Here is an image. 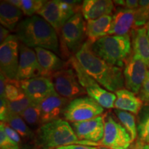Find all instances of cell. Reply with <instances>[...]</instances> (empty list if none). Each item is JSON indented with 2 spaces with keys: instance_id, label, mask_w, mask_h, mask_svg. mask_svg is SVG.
I'll return each instance as SVG.
<instances>
[{
  "instance_id": "7c38bea8",
  "label": "cell",
  "mask_w": 149,
  "mask_h": 149,
  "mask_svg": "<svg viewBox=\"0 0 149 149\" xmlns=\"http://www.w3.org/2000/svg\"><path fill=\"white\" fill-rule=\"evenodd\" d=\"M147 65L139 56L133 53L124 67V77L128 90L137 94L140 91L148 73Z\"/></svg>"
},
{
  "instance_id": "d4e9b609",
  "label": "cell",
  "mask_w": 149,
  "mask_h": 149,
  "mask_svg": "<svg viewBox=\"0 0 149 149\" xmlns=\"http://www.w3.org/2000/svg\"><path fill=\"white\" fill-rule=\"evenodd\" d=\"M138 139L149 144V103L143 105L137 120Z\"/></svg>"
},
{
  "instance_id": "cb8c5ba5",
  "label": "cell",
  "mask_w": 149,
  "mask_h": 149,
  "mask_svg": "<svg viewBox=\"0 0 149 149\" xmlns=\"http://www.w3.org/2000/svg\"><path fill=\"white\" fill-rule=\"evenodd\" d=\"M5 122L18 133L20 137L24 139H34L35 133L29 127L24 119L20 115L8 113L6 117Z\"/></svg>"
},
{
  "instance_id": "277c9868",
  "label": "cell",
  "mask_w": 149,
  "mask_h": 149,
  "mask_svg": "<svg viewBox=\"0 0 149 149\" xmlns=\"http://www.w3.org/2000/svg\"><path fill=\"white\" fill-rule=\"evenodd\" d=\"M93 51L108 64L123 67L130 57L132 43L130 35H107L91 45Z\"/></svg>"
},
{
  "instance_id": "5bb4252c",
  "label": "cell",
  "mask_w": 149,
  "mask_h": 149,
  "mask_svg": "<svg viewBox=\"0 0 149 149\" xmlns=\"http://www.w3.org/2000/svg\"><path fill=\"white\" fill-rule=\"evenodd\" d=\"M19 85L26 97L37 104L55 91L51 77H38L22 80L19 81Z\"/></svg>"
},
{
  "instance_id": "30bf717a",
  "label": "cell",
  "mask_w": 149,
  "mask_h": 149,
  "mask_svg": "<svg viewBox=\"0 0 149 149\" xmlns=\"http://www.w3.org/2000/svg\"><path fill=\"white\" fill-rule=\"evenodd\" d=\"M74 14L75 11L64 0L46 1L37 15L44 18L57 33L58 35L61 30L68 19Z\"/></svg>"
},
{
  "instance_id": "836d02e7",
  "label": "cell",
  "mask_w": 149,
  "mask_h": 149,
  "mask_svg": "<svg viewBox=\"0 0 149 149\" xmlns=\"http://www.w3.org/2000/svg\"><path fill=\"white\" fill-rule=\"evenodd\" d=\"M114 4L121 6L122 8L129 10H135L139 6V1L137 0H117L113 1Z\"/></svg>"
},
{
  "instance_id": "6da1fadb",
  "label": "cell",
  "mask_w": 149,
  "mask_h": 149,
  "mask_svg": "<svg viewBox=\"0 0 149 149\" xmlns=\"http://www.w3.org/2000/svg\"><path fill=\"white\" fill-rule=\"evenodd\" d=\"M74 57L87 74L107 91L113 93L123 88L125 82L122 69L98 57L88 42L85 41Z\"/></svg>"
},
{
  "instance_id": "1f68e13d",
  "label": "cell",
  "mask_w": 149,
  "mask_h": 149,
  "mask_svg": "<svg viewBox=\"0 0 149 149\" xmlns=\"http://www.w3.org/2000/svg\"><path fill=\"white\" fill-rule=\"evenodd\" d=\"M0 148L1 149H19V145L14 142L6 133L2 122L0 124Z\"/></svg>"
},
{
  "instance_id": "d590c367",
  "label": "cell",
  "mask_w": 149,
  "mask_h": 149,
  "mask_svg": "<svg viewBox=\"0 0 149 149\" xmlns=\"http://www.w3.org/2000/svg\"><path fill=\"white\" fill-rule=\"evenodd\" d=\"M8 114V105L6 99L0 98V119L1 122L5 120L6 117Z\"/></svg>"
},
{
  "instance_id": "74e56055",
  "label": "cell",
  "mask_w": 149,
  "mask_h": 149,
  "mask_svg": "<svg viewBox=\"0 0 149 149\" xmlns=\"http://www.w3.org/2000/svg\"><path fill=\"white\" fill-rule=\"evenodd\" d=\"M55 149H100V148L95 146H84V145L79 144H71L68 145V146H61Z\"/></svg>"
},
{
  "instance_id": "e0dca14e",
  "label": "cell",
  "mask_w": 149,
  "mask_h": 149,
  "mask_svg": "<svg viewBox=\"0 0 149 149\" xmlns=\"http://www.w3.org/2000/svg\"><path fill=\"white\" fill-rule=\"evenodd\" d=\"M135 10L124 8H117L112 15L111 29L109 35H129L132 29H135Z\"/></svg>"
},
{
  "instance_id": "7402d4cb",
  "label": "cell",
  "mask_w": 149,
  "mask_h": 149,
  "mask_svg": "<svg viewBox=\"0 0 149 149\" xmlns=\"http://www.w3.org/2000/svg\"><path fill=\"white\" fill-rule=\"evenodd\" d=\"M23 13L8 1H1L0 3V23L10 31H15L16 27L22 21Z\"/></svg>"
},
{
  "instance_id": "484cf974",
  "label": "cell",
  "mask_w": 149,
  "mask_h": 149,
  "mask_svg": "<svg viewBox=\"0 0 149 149\" xmlns=\"http://www.w3.org/2000/svg\"><path fill=\"white\" fill-rule=\"evenodd\" d=\"M114 113L121 124L130 134V137L134 141L138 136L137 132V124L136 123L135 115L129 112L123 111L121 110L115 109Z\"/></svg>"
},
{
  "instance_id": "ee69618b",
  "label": "cell",
  "mask_w": 149,
  "mask_h": 149,
  "mask_svg": "<svg viewBox=\"0 0 149 149\" xmlns=\"http://www.w3.org/2000/svg\"><path fill=\"white\" fill-rule=\"evenodd\" d=\"M149 24V22H148V24Z\"/></svg>"
},
{
  "instance_id": "4dcf8cb0",
  "label": "cell",
  "mask_w": 149,
  "mask_h": 149,
  "mask_svg": "<svg viewBox=\"0 0 149 149\" xmlns=\"http://www.w3.org/2000/svg\"><path fill=\"white\" fill-rule=\"evenodd\" d=\"M35 104L31 101L28 97L26 96L22 100H18L15 102H8L7 101V105H8V113L15 114L18 115H21L22 113L28 109L30 106Z\"/></svg>"
},
{
  "instance_id": "e575fe53",
  "label": "cell",
  "mask_w": 149,
  "mask_h": 149,
  "mask_svg": "<svg viewBox=\"0 0 149 149\" xmlns=\"http://www.w3.org/2000/svg\"><path fill=\"white\" fill-rule=\"evenodd\" d=\"M2 122L3 127H4V130L6 133L7 134V135H8L10 138V139H12L14 142H15L16 144L19 145L20 143H21L22 139H21V137H20V135H19L17 132L15 131V130L13 128H11L10 126H9L8 124H6L5 122Z\"/></svg>"
},
{
  "instance_id": "d6a6232c",
  "label": "cell",
  "mask_w": 149,
  "mask_h": 149,
  "mask_svg": "<svg viewBox=\"0 0 149 149\" xmlns=\"http://www.w3.org/2000/svg\"><path fill=\"white\" fill-rule=\"evenodd\" d=\"M139 97L143 102L149 103V70L147 73L146 79L139 93Z\"/></svg>"
},
{
  "instance_id": "f6af8a7d",
  "label": "cell",
  "mask_w": 149,
  "mask_h": 149,
  "mask_svg": "<svg viewBox=\"0 0 149 149\" xmlns=\"http://www.w3.org/2000/svg\"><path fill=\"white\" fill-rule=\"evenodd\" d=\"M19 149H21V148H19Z\"/></svg>"
},
{
  "instance_id": "ac0fdd59",
  "label": "cell",
  "mask_w": 149,
  "mask_h": 149,
  "mask_svg": "<svg viewBox=\"0 0 149 149\" xmlns=\"http://www.w3.org/2000/svg\"><path fill=\"white\" fill-rule=\"evenodd\" d=\"M34 50L42 69V77H51L55 72L66 66V62L54 52L42 48H35Z\"/></svg>"
},
{
  "instance_id": "ba28073f",
  "label": "cell",
  "mask_w": 149,
  "mask_h": 149,
  "mask_svg": "<svg viewBox=\"0 0 149 149\" xmlns=\"http://www.w3.org/2000/svg\"><path fill=\"white\" fill-rule=\"evenodd\" d=\"M104 109L88 96H83L70 101L63 111L65 120L71 123L84 122L103 114Z\"/></svg>"
},
{
  "instance_id": "9a60e30c",
  "label": "cell",
  "mask_w": 149,
  "mask_h": 149,
  "mask_svg": "<svg viewBox=\"0 0 149 149\" xmlns=\"http://www.w3.org/2000/svg\"><path fill=\"white\" fill-rule=\"evenodd\" d=\"M104 123L105 115H102L92 120L71 123V126L79 139L100 144L104 136Z\"/></svg>"
},
{
  "instance_id": "b9f144b4",
  "label": "cell",
  "mask_w": 149,
  "mask_h": 149,
  "mask_svg": "<svg viewBox=\"0 0 149 149\" xmlns=\"http://www.w3.org/2000/svg\"><path fill=\"white\" fill-rule=\"evenodd\" d=\"M146 28V32H147V35H148L149 38V24H147V25L145 26Z\"/></svg>"
},
{
  "instance_id": "4fadbf2b",
  "label": "cell",
  "mask_w": 149,
  "mask_h": 149,
  "mask_svg": "<svg viewBox=\"0 0 149 149\" xmlns=\"http://www.w3.org/2000/svg\"><path fill=\"white\" fill-rule=\"evenodd\" d=\"M19 58L17 79L19 81L42 77V69L33 48L19 43Z\"/></svg>"
},
{
  "instance_id": "4316f807",
  "label": "cell",
  "mask_w": 149,
  "mask_h": 149,
  "mask_svg": "<svg viewBox=\"0 0 149 149\" xmlns=\"http://www.w3.org/2000/svg\"><path fill=\"white\" fill-rule=\"evenodd\" d=\"M26 96L22 90L19 80L7 79L6 86V100L8 102H15Z\"/></svg>"
},
{
  "instance_id": "603a6c76",
  "label": "cell",
  "mask_w": 149,
  "mask_h": 149,
  "mask_svg": "<svg viewBox=\"0 0 149 149\" xmlns=\"http://www.w3.org/2000/svg\"><path fill=\"white\" fill-rule=\"evenodd\" d=\"M132 35L133 53L139 56L149 68V38L147 35L146 28L133 29Z\"/></svg>"
},
{
  "instance_id": "f1b7e54d",
  "label": "cell",
  "mask_w": 149,
  "mask_h": 149,
  "mask_svg": "<svg viewBox=\"0 0 149 149\" xmlns=\"http://www.w3.org/2000/svg\"><path fill=\"white\" fill-rule=\"evenodd\" d=\"M30 126H41V111L40 104H33L20 115Z\"/></svg>"
},
{
  "instance_id": "3957f363",
  "label": "cell",
  "mask_w": 149,
  "mask_h": 149,
  "mask_svg": "<svg viewBox=\"0 0 149 149\" xmlns=\"http://www.w3.org/2000/svg\"><path fill=\"white\" fill-rule=\"evenodd\" d=\"M33 140L36 149H55L71 144L100 146L98 143L79 139L68 122L61 119L41 125Z\"/></svg>"
},
{
  "instance_id": "f546056e",
  "label": "cell",
  "mask_w": 149,
  "mask_h": 149,
  "mask_svg": "<svg viewBox=\"0 0 149 149\" xmlns=\"http://www.w3.org/2000/svg\"><path fill=\"white\" fill-rule=\"evenodd\" d=\"M46 2L43 0H21L19 9L24 15L31 17L37 14Z\"/></svg>"
},
{
  "instance_id": "d6986e66",
  "label": "cell",
  "mask_w": 149,
  "mask_h": 149,
  "mask_svg": "<svg viewBox=\"0 0 149 149\" xmlns=\"http://www.w3.org/2000/svg\"><path fill=\"white\" fill-rule=\"evenodd\" d=\"M114 10V3L111 0H85L81 13L87 21L94 20L106 15H111Z\"/></svg>"
},
{
  "instance_id": "f35d334b",
  "label": "cell",
  "mask_w": 149,
  "mask_h": 149,
  "mask_svg": "<svg viewBox=\"0 0 149 149\" xmlns=\"http://www.w3.org/2000/svg\"><path fill=\"white\" fill-rule=\"evenodd\" d=\"M129 149H149V144L137 139L135 143L131 145Z\"/></svg>"
},
{
  "instance_id": "8992f818",
  "label": "cell",
  "mask_w": 149,
  "mask_h": 149,
  "mask_svg": "<svg viewBox=\"0 0 149 149\" xmlns=\"http://www.w3.org/2000/svg\"><path fill=\"white\" fill-rule=\"evenodd\" d=\"M68 62L75 70L80 84L82 86L83 88L86 91L88 97L97 102L104 109H111L114 108V104L116 100L115 93L110 92L102 87L100 84L88 75L78 62L74 56L70 57L68 60Z\"/></svg>"
},
{
  "instance_id": "44dd1931",
  "label": "cell",
  "mask_w": 149,
  "mask_h": 149,
  "mask_svg": "<svg viewBox=\"0 0 149 149\" xmlns=\"http://www.w3.org/2000/svg\"><path fill=\"white\" fill-rule=\"evenodd\" d=\"M112 22L111 15H106L86 22V42L92 44L102 37L109 35Z\"/></svg>"
},
{
  "instance_id": "60d3db41",
  "label": "cell",
  "mask_w": 149,
  "mask_h": 149,
  "mask_svg": "<svg viewBox=\"0 0 149 149\" xmlns=\"http://www.w3.org/2000/svg\"><path fill=\"white\" fill-rule=\"evenodd\" d=\"M7 1L12 5H13L14 6L17 7V8H20V6H21V0H7Z\"/></svg>"
},
{
  "instance_id": "7a4b0ae2",
  "label": "cell",
  "mask_w": 149,
  "mask_h": 149,
  "mask_svg": "<svg viewBox=\"0 0 149 149\" xmlns=\"http://www.w3.org/2000/svg\"><path fill=\"white\" fill-rule=\"evenodd\" d=\"M15 31L19 41L28 47L42 48L60 53L58 34L38 15L22 19Z\"/></svg>"
},
{
  "instance_id": "7bdbcfd3",
  "label": "cell",
  "mask_w": 149,
  "mask_h": 149,
  "mask_svg": "<svg viewBox=\"0 0 149 149\" xmlns=\"http://www.w3.org/2000/svg\"><path fill=\"white\" fill-rule=\"evenodd\" d=\"M100 149H110V148H104V147H102V148H100Z\"/></svg>"
},
{
  "instance_id": "52a82bcc",
  "label": "cell",
  "mask_w": 149,
  "mask_h": 149,
  "mask_svg": "<svg viewBox=\"0 0 149 149\" xmlns=\"http://www.w3.org/2000/svg\"><path fill=\"white\" fill-rule=\"evenodd\" d=\"M51 78L56 93L70 101L87 94L80 84L75 70L68 61L64 68L55 72Z\"/></svg>"
},
{
  "instance_id": "83f0119b",
  "label": "cell",
  "mask_w": 149,
  "mask_h": 149,
  "mask_svg": "<svg viewBox=\"0 0 149 149\" xmlns=\"http://www.w3.org/2000/svg\"><path fill=\"white\" fill-rule=\"evenodd\" d=\"M149 22V0L139 1V6L135 10V29L142 28Z\"/></svg>"
},
{
  "instance_id": "8d00e7d4",
  "label": "cell",
  "mask_w": 149,
  "mask_h": 149,
  "mask_svg": "<svg viewBox=\"0 0 149 149\" xmlns=\"http://www.w3.org/2000/svg\"><path fill=\"white\" fill-rule=\"evenodd\" d=\"M7 78L3 73L1 72L0 75V95L1 98L6 99V86Z\"/></svg>"
},
{
  "instance_id": "ffe728a7",
  "label": "cell",
  "mask_w": 149,
  "mask_h": 149,
  "mask_svg": "<svg viewBox=\"0 0 149 149\" xmlns=\"http://www.w3.org/2000/svg\"><path fill=\"white\" fill-rule=\"evenodd\" d=\"M115 109L129 112L135 115H138L143 107V101L135 93L126 88H122L115 92Z\"/></svg>"
},
{
  "instance_id": "8fae6325",
  "label": "cell",
  "mask_w": 149,
  "mask_h": 149,
  "mask_svg": "<svg viewBox=\"0 0 149 149\" xmlns=\"http://www.w3.org/2000/svg\"><path fill=\"white\" fill-rule=\"evenodd\" d=\"M19 42L16 35H10L0 45V68L1 72L9 79H17Z\"/></svg>"
},
{
  "instance_id": "9c48e42d",
  "label": "cell",
  "mask_w": 149,
  "mask_h": 149,
  "mask_svg": "<svg viewBox=\"0 0 149 149\" xmlns=\"http://www.w3.org/2000/svg\"><path fill=\"white\" fill-rule=\"evenodd\" d=\"M130 134L111 114H105L104 133L100 144L110 149H129L133 144Z\"/></svg>"
},
{
  "instance_id": "2e32d148",
  "label": "cell",
  "mask_w": 149,
  "mask_h": 149,
  "mask_svg": "<svg viewBox=\"0 0 149 149\" xmlns=\"http://www.w3.org/2000/svg\"><path fill=\"white\" fill-rule=\"evenodd\" d=\"M70 101L59 95L56 91L46 97L40 104L41 125L60 119L59 117Z\"/></svg>"
},
{
  "instance_id": "ab89813d",
  "label": "cell",
  "mask_w": 149,
  "mask_h": 149,
  "mask_svg": "<svg viewBox=\"0 0 149 149\" xmlns=\"http://www.w3.org/2000/svg\"><path fill=\"white\" fill-rule=\"evenodd\" d=\"M10 35V31L9 30L6 29L5 27L2 26H0V43L1 44H2L8 38Z\"/></svg>"
},
{
  "instance_id": "5b68a950",
  "label": "cell",
  "mask_w": 149,
  "mask_h": 149,
  "mask_svg": "<svg viewBox=\"0 0 149 149\" xmlns=\"http://www.w3.org/2000/svg\"><path fill=\"white\" fill-rule=\"evenodd\" d=\"M86 24L81 12L74 14L66 22L59 35L60 53L68 59L74 56L86 39Z\"/></svg>"
}]
</instances>
